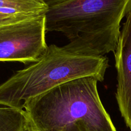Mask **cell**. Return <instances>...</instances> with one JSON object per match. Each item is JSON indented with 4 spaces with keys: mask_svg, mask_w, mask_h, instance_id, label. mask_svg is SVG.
<instances>
[{
    "mask_svg": "<svg viewBox=\"0 0 131 131\" xmlns=\"http://www.w3.org/2000/svg\"><path fill=\"white\" fill-rule=\"evenodd\" d=\"M0 131H30L24 110L0 107Z\"/></svg>",
    "mask_w": 131,
    "mask_h": 131,
    "instance_id": "52a82bcc",
    "label": "cell"
},
{
    "mask_svg": "<svg viewBox=\"0 0 131 131\" xmlns=\"http://www.w3.org/2000/svg\"><path fill=\"white\" fill-rule=\"evenodd\" d=\"M42 1L43 3H45L49 8H50L55 6V5H58V4L62 3L65 1H68V0H42Z\"/></svg>",
    "mask_w": 131,
    "mask_h": 131,
    "instance_id": "ba28073f",
    "label": "cell"
},
{
    "mask_svg": "<svg viewBox=\"0 0 131 131\" xmlns=\"http://www.w3.org/2000/svg\"><path fill=\"white\" fill-rule=\"evenodd\" d=\"M131 12V0H68L49 8L47 31L61 33L68 52L104 56L115 52L122 19Z\"/></svg>",
    "mask_w": 131,
    "mask_h": 131,
    "instance_id": "6da1fadb",
    "label": "cell"
},
{
    "mask_svg": "<svg viewBox=\"0 0 131 131\" xmlns=\"http://www.w3.org/2000/svg\"><path fill=\"white\" fill-rule=\"evenodd\" d=\"M114 52L117 71L116 101L122 116L131 131V12L123 24Z\"/></svg>",
    "mask_w": 131,
    "mask_h": 131,
    "instance_id": "5b68a950",
    "label": "cell"
},
{
    "mask_svg": "<svg viewBox=\"0 0 131 131\" xmlns=\"http://www.w3.org/2000/svg\"><path fill=\"white\" fill-rule=\"evenodd\" d=\"M108 67L105 56L76 54L51 45L38 61L17 71L0 84V105L23 110L32 99L69 81L93 76L103 81Z\"/></svg>",
    "mask_w": 131,
    "mask_h": 131,
    "instance_id": "3957f363",
    "label": "cell"
},
{
    "mask_svg": "<svg viewBox=\"0 0 131 131\" xmlns=\"http://www.w3.org/2000/svg\"><path fill=\"white\" fill-rule=\"evenodd\" d=\"M97 78L86 76L62 83L24 105L34 131H117L105 110Z\"/></svg>",
    "mask_w": 131,
    "mask_h": 131,
    "instance_id": "7a4b0ae2",
    "label": "cell"
},
{
    "mask_svg": "<svg viewBox=\"0 0 131 131\" xmlns=\"http://www.w3.org/2000/svg\"><path fill=\"white\" fill-rule=\"evenodd\" d=\"M48 8L42 0H0V14L15 23L46 14Z\"/></svg>",
    "mask_w": 131,
    "mask_h": 131,
    "instance_id": "8992f818",
    "label": "cell"
},
{
    "mask_svg": "<svg viewBox=\"0 0 131 131\" xmlns=\"http://www.w3.org/2000/svg\"><path fill=\"white\" fill-rule=\"evenodd\" d=\"M45 14L0 26V61L29 64L47 51Z\"/></svg>",
    "mask_w": 131,
    "mask_h": 131,
    "instance_id": "277c9868",
    "label": "cell"
},
{
    "mask_svg": "<svg viewBox=\"0 0 131 131\" xmlns=\"http://www.w3.org/2000/svg\"><path fill=\"white\" fill-rule=\"evenodd\" d=\"M13 23H15V22H14V20H12V19H9L7 17L0 14V26H1L13 24Z\"/></svg>",
    "mask_w": 131,
    "mask_h": 131,
    "instance_id": "9c48e42d",
    "label": "cell"
},
{
    "mask_svg": "<svg viewBox=\"0 0 131 131\" xmlns=\"http://www.w3.org/2000/svg\"><path fill=\"white\" fill-rule=\"evenodd\" d=\"M29 125H30V124H29ZM30 131H34V130H33V129H31V127H30Z\"/></svg>",
    "mask_w": 131,
    "mask_h": 131,
    "instance_id": "30bf717a",
    "label": "cell"
}]
</instances>
